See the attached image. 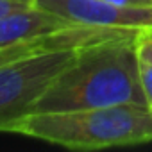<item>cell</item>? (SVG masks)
Returning a JSON list of instances; mask_svg holds the SVG:
<instances>
[{
	"instance_id": "cell-1",
	"label": "cell",
	"mask_w": 152,
	"mask_h": 152,
	"mask_svg": "<svg viewBox=\"0 0 152 152\" xmlns=\"http://www.w3.org/2000/svg\"><path fill=\"white\" fill-rule=\"evenodd\" d=\"M136 36L138 32L77 48L75 57L52 79L31 113L147 104L140 83Z\"/></svg>"
},
{
	"instance_id": "cell-2",
	"label": "cell",
	"mask_w": 152,
	"mask_h": 152,
	"mask_svg": "<svg viewBox=\"0 0 152 152\" xmlns=\"http://www.w3.org/2000/svg\"><path fill=\"white\" fill-rule=\"evenodd\" d=\"M11 132L72 150H100L152 141V109L147 104L39 111L25 115Z\"/></svg>"
},
{
	"instance_id": "cell-3",
	"label": "cell",
	"mask_w": 152,
	"mask_h": 152,
	"mask_svg": "<svg viewBox=\"0 0 152 152\" xmlns=\"http://www.w3.org/2000/svg\"><path fill=\"white\" fill-rule=\"evenodd\" d=\"M75 52L77 50L32 52L0 64V132H11L32 111L34 102L75 57Z\"/></svg>"
},
{
	"instance_id": "cell-4",
	"label": "cell",
	"mask_w": 152,
	"mask_h": 152,
	"mask_svg": "<svg viewBox=\"0 0 152 152\" xmlns=\"http://www.w3.org/2000/svg\"><path fill=\"white\" fill-rule=\"evenodd\" d=\"M36 6L73 25L148 29L152 7H122L106 0H36Z\"/></svg>"
},
{
	"instance_id": "cell-5",
	"label": "cell",
	"mask_w": 152,
	"mask_h": 152,
	"mask_svg": "<svg viewBox=\"0 0 152 152\" xmlns=\"http://www.w3.org/2000/svg\"><path fill=\"white\" fill-rule=\"evenodd\" d=\"M134 29H113V27H90V25H70L52 34H45L39 38H32L11 47L0 48V64L15 61L22 56L32 52H45V50H77L104 39L129 36L134 34Z\"/></svg>"
},
{
	"instance_id": "cell-6",
	"label": "cell",
	"mask_w": 152,
	"mask_h": 152,
	"mask_svg": "<svg viewBox=\"0 0 152 152\" xmlns=\"http://www.w3.org/2000/svg\"><path fill=\"white\" fill-rule=\"evenodd\" d=\"M73 23L59 18L54 13H48L38 6H32L23 11H16L0 18V48L11 47L32 38L57 32Z\"/></svg>"
},
{
	"instance_id": "cell-7",
	"label": "cell",
	"mask_w": 152,
	"mask_h": 152,
	"mask_svg": "<svg viewBox=\"0 0 152 152\" xmlns=\"http://www.w3.org/2000/svg\"><path fill=\"white\" fill-rule=\"evenodd\" d=\"M136 52L141 61L152 63V27L141 29L136 36Z\"/></svg>"
},
{
	"instance_id": "cell-8",
	"label": "cell",
	"mask_w": 152,
	"mask_h": 152,
	"mask_svg": "<svg viewBox=\"0 0 152 152\" xmlns=\"http://www.w3.org/2000/svg\"><path fill=\"white\" fill-rule=\"evenodd\" d=\"M140 83H141L147 104L152 109V63H147L141 59H140Z\"/></svg>"
},
{
	"instance_id": "cell-9",
	"label": "cell",
	"mask_w": 152,
	"mask_h": 152,
	"mask_svg": "<svg viewBox=\"0 0 152 152\" xmlns=\"http://www.w3.org/2000/svg\"><path fill=\"white\" fill-rule=\"evenodd\" d=\"M36 6V0H0V18Z\"/></svg>"
},
{
	"instance_id": "cell-10",
	"label": "cell",
	"mask_w": 152,
	"mask_h": 152,
	"mask_svg": "<svg viewBox=\"0 0 152 152\" xmlns=\"http://www.w3.org/2000/svg\"><path fill=\"white\" fill-rule=\"evenodd\" d=\"M122 7H152V0H106Z\"/></svg>"
}]
</instances>
